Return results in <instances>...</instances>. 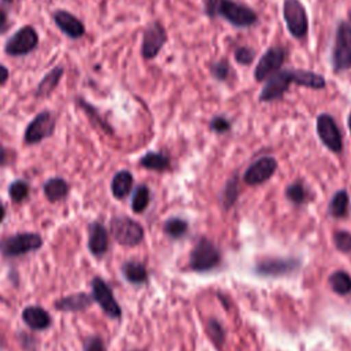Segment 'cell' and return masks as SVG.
<instances>
[{
    "label": "cell",
    "instance_id": "cell-1",
    "mask_svg": "<svg viewBox=\"0 0 351 351\" xmlns=\"http://www.w3.org/2000/svg\"><path fill=\"white\" fill-rule=\"evenodd\" d=\"M289 84H296L300 86H307L318 90L326 86V80L324 78V75L310 70H278L266 80V84L263 85L258 96V100L262 103H270L282 99V96L289 88Z\"/></svg>",
    "mask_w": 351,
    "mask_h": 351
},
{
    "label": "cell",
    "instance_id": "cell-2",
    "mask_svg": "<svg viewBox=\"0 0 351 351\" xmlns=\"http://www.w3.org/2000/svg\"><path fill=\"white\" fill-rule=\"evenodd\" d=\"M204 14L208 18L222 16L234 27H250L258 22L251 7L233 0H204Z\"/></svg>",
    "mask_w": 351,
    "mask_h": 351
},
{
    "label": "cell",
    "instance_id": "cell-3",
    "mask_svg": "<svg viewBox=\"0 0 351 351\" xmlns=\"http://www.w3.org/2000/svg\"><path fill=\"white\" fill-rule=\"evenodd\" d=\"M44 244L40 233L19 232L0 239V254L4 258H18L38 251Z\"/></svg>",
    "mask_w": 351,
    "mask_h": 351
},
{
    "label": "cell",
    "instance_id": "cell-4",
    "mask_svg": "<svg viewBox=\"0 0 351 351\" xmlns=\"http://www.w3.org/2000/svg\"><path fill=\"white\" fill-rule=\"evenodd\" d=\"M112 239L123 247H136L144 239V229L140 222L128 215H115L110 221Z\"/></svg>",
    "mask_w": 351,
    "mask_h": 351
},
{
    "label": "cell",
    "instance_id": "cell-5",
    "mask_svg": "<svg viewBox=\"0 0 351 351\" xmlns=\"http://www.w3.org/2000/svg\"><path fill=\"white\" fill-rule=\"evenodd\" d=\"M351 67V25L340 22L336 27L335 44L332 49V69L341 73Z\"/></svg>",
    "mask_w": 351,
    "mask_h": 351
},
{
    "label": "cell",
    "instance_id": "cell-6",
    "mask_svg": "<svg viewBox=\"0 0 351 351\" xmlns=\"http://www.w3.org/2000/svg\"><path fill=\"white\" fill-rule=\"evenodd\" d=\"M221 262V254L217 247L206 237L199 239L189 255V266L195 271H208Z\"/></svg>",
    "mask_w": 351,
    "mask_h": 351
},
{
    "label": "cell",
    "instance_id": "cell-7",
    "mask_svg": "<svg viewBox=\"0 0 351 351\" xmlns=\"http://www.w3.org/2000/svg\"><path fill=\"white\" fill-rule=\"evenodd\" d=\"M282 16L288 32L295 38H303L308 32V16L300 0H284Z\"/></svg>",
    "mask_w": 351,
    "mask_h": 351
},
{
    "label": "cell",
    "instance_id": "cell-8",
    "mask_svg": "<svg viewBox=\"0 0 351 351\" xmlns=\"http://www.w3.org/2000/svg\"><path fill=\"white\" fill-rule=\"evenodd\" d=\"M55 126H56V119L51 111L44 110L38 112L25 129V134H23L25 144L26 145L38 144L43 140L51 137L55 132Z\"/></svg>",
    "mask_w": 351,
    "mask_h": 351
},
{
    "label": "cell",
    "instance_id": "cell-9",
    "mask_svg": "<svg viewBox=\"0 0 351 351\" xmlns=\"http://www.w3.org/2000/svg\"><path fill=\"white\" fill-rule=\"evenodd\" d=\"M38 45V34L30 25L18 29L4 45V52L10 56H23L34 51Z\"/></svg>",
    "mask_w": 351,
    "mask_h": 351
},
{
    "label": "cell",
    "instance_id": "cell-10",
    "mask_svg": "<svg viewBox=\"0 0 351 351\" xmlns=\"http://www.w3.org/2000/svg\"><path fill=\"white\" fill-rule=\"evenodd\" d=\"M90 288L93 302L100 306L103 313L111 319H119L122 317V308L118 304L110 285L101 277H93L90 281Z\"/></svg>",
    "mask_w": 351,
    "mask_h": 351
},
{
    "label": "cell",
    "instance_id": "cell-11",
    "mask_svg": "<svg viewBox=\"0 0 351 351\" xmlns=\"http://www.w3.org/2000/svg\"><path fill=\"white\" fill-rule=\"evenodd\" d=\"M287 51L282 47H270L267 48L261 59L258 60V64L254 70V78L258 82L266 81L270 75L281 70V66L285 62Z\"/></svg>",
    "mask_w": 351,
    "mask_h": 351
},
{
    "label": "cell",
    "instance_id": "cell-12",
    "mask_svg": "<svg viewBox=\"0 0 351 351\" xmlns=\"http://www.w3.org/2000/svg\"><path fill=\"white\" fill-rule=\"evenodd\" d=\"M317 134L321 140V143L332 152L339 154L343 149V140L341 133L333 119L329 114H319L317 118Z\"/></svg>",
    "mask_w": 351,
    "mask_h": 351
},
{
    "label": "cell",
    "instance_id": "cell-13",
    "mask_svg": "<svg viewBox=\"0 0 351 351\" xmlns=\"http://www.w3.org/2000/svg\"><path fill=\"white\" fill-rule=\"evenodd\" d=\"M167 41V33L160 22H152L143 33L141 55L144 59H154Z\"/></svg>",
    "mask_w": 351,
    "mask_h": 351
},
{
    "label": "cell",
    "instance_id": "cell-14",
    "mask_svg": "<svg viewBox=\"0 0 351 351\" xmlns=\"http://www.w3.org/2000/svg\"><path fill=\"white\" fill-rule=\"evenodd\" d=\"M300 262L293 258H265L256 262L255 271L265 277H280L298 270Z\"/></svg>",
    "mask_w": 351,
    "mask_h": 351
},
{
    "label": "cell",
    "instance_id": "cell-15",
    "mask_svg": "<svg viewBox=\"0 0 351 351\" xmlns=\"http://www.w3.org/2000/svg\"><path fill=\"white\" fill-rule=\"evenodd\" d=\"M277 160L271 156H262L251 163L244 171L243 181L247 185H259L266 182L276 171Z\"/></svg>",
    "mask_w": 351,
    "mask_h": 351
},
{
    "label": "cell",
    "instance_id": "cell-16",
    "mask_svg": "<svg viewBox=\"0 0 351 351\" xmlns=\"http://www.w3.org/2000/svg\"><path fill=\"white\" fill-rule=\"evenodd\" d=\"M86 247L90 255H93L97 259H100L107 254L110 247V237H108L107 228L101 222L93 221L88 225Z\"/></svg>",
    "mask_w": 351,
    "mask_h": 351
},
{
    "label": "cell",
    "instance_id": "cell-17",
    "mask_svg": "<svg viewBox=\"0 0 351 351\" xmlns=\"http://www.w3.org/2000/svg\"><path fill=\"white\" fill-rule=\"evenodd\" d=\"M52 19L58 29L69 38H80L85 34V26L75 15L66 10H55Z\"/></svg>",
    "mask_w": 351,
    "mask_h": 351
},
{
    "label": "cell",
    "instance_id": "cell-18",
    "mask_svg": "<svg viewBox=\"0 0 351 351\" xmlns=\"http://www.w3.org/2000/svg\"><path fill=\"white\" fill-rule=\"evenodd\" d=\"M93 303L92 295L86 292H74L62 296L53 302V308L62 313H82Z\"/></svg>",
    "mask_w": 351,
    "mask_h": 351
},
{
    "label": "cell",
    "instance_id": "cell-19",
    "mask_svg": "<svg viewBox=\"0 0 351 351\" xmlns=\"http://www.w3.org/2000/svg\"><path fill=\"white\" fill-rule=\"evenodd\" d=\"M21 317H22V321L32 330H45L52 325V317L41 306H34V304L26 306L22 310Z\"/></svg>",
    "mask_w": 351,
    "mask_h": 351
},
{
    "label": "cell",
    "instance_id": "cell-20",
    "mask_svg": "<svg viewBox=\"0 0 351 351\" xmlns=\"http://www.w3.org/2000/svg\"><path fill=\"white\" fill-rule=\"evenodd\" d=\"M70 191L69 182L62 177H51L43 185L44 196L51 203L62 202L67 197Z\"/></svg>",
    "mask_w": 351,
    "mask_h": 351
},
{
    "label": "cell",
    "instance_id": "cell-21",
    "mask_svg": "<svg viewBox=\"0 0 351 351\" xmlns=\"http://www.w3.org/2000/svg\"><path fill=\"white\" fill-rule=\"evenodd\" d=\"M133 174L128 170H119L118 173L114 174L111 180V193L115 199L122 200L125 199L133 188Z\"/></svg>",
    "mask_w": 351,
    "mask_h": 351
},
{
    "label": "cell",
    "instance_id": "cell-22",
    "mask_svg": "<svg viewBox=\"0 0 351 351\" xmlns=\"http://www.w3.org/2000/svg\"><path fill=\"white\" fill-rule=\"evenodd\" d=\"M121 273H122L123 278L129 284H133V285L144 284L148 280V271H147L145 266L137 261H126L121 266Z\"/></svg>",
    "mask_w": 351,
    "mask_h": 351
},
{
    "label": "cell",
    "instance_id": "cell-23",
    "mask_svg": "<svg viewBox=\"0 0 351 351\" xmlns=\"http://www.w3.org/2000/svg\"><path fill=\"white\" fill-rule=\"evenodd\" d=\"M63 73H64V69L62 66H56L52 70H49L38 82L37 89H36V96L45 97V96L51 95L59 85V82L63 77Z\"/></svg>",
    "mask_w": 351,
    "mask_h": 351
},
{
    "label": "cell",
    "instance_id": "cell-24",
    "mask_svg": "<svg viewBox=\"0 0 351 351\" xmlns=\"http://www.w3.org/2000/svg\"><path fill=\"white\" fill-rule=\"evenodd\" d=\"M348 206H350V197L346 189H340L337 191L332 199L330 203L328 206V213L333 217V218H343L347 215L348 213Z\"/></svg>",
    "mask_w": 351,
    "mask_h": 351
},
{
    "label": "cell",
    "instance_id": "cell-25",
    "mask_svg": "<svg viewBox=\"0 0 351 351\" xmlns=\"http://www.w3.org/2000/svg\"><path fill=\"white\" fill-rule=\"evenodd\" d=\"M140 165L148 170L154 171H165L170 166V158L162 152H147L141 156Z\"/></svg>",
    "mask_w": 351,
    "mask_h": 351
},
{
    "label": "cell",
    "instance_id": "cell-26",
    "mask_svg": "<svg viewBox=\"0 0 351 351\" xmlns=\"http://www.w3.org/2000/svg\"><path fill=\"white\" fill-rule=\"evenodd\" d=\"M149 200H151L149 188L144 184L137 185L136 189L133 191V196H132V203H130L132 211L136 213V214L143 213L148 207Z\"/></svg>",
    "mask_w": 351,
    "mask_h": 351
},
{
    "label": "cell",
    "instance_id": "cell-27",
    "mask_svg": "<svg viewBox=\"0 0 351 351\" xmlns=\"http://www.w3.org/2000/svg\"><path fill=\"white\" fill-rule=\"evenodd\" d=\"M329 285L333 292L339 295H346L351 292V277L343 270H337L329 276Z\"/></svg>",
    "mask_w": 351,
    "mask_h": 351
},
{
    "label": "cell",
    "instance_id": "cell-28",
    "mask_svg": "<svg viewBox=\"0 0 351 351\" xmlns=\"http://www.w3.org/2000/svg\"><path fill=\"white\" fill-rule=\"evenodd\" d=\"M30 195V185L25 180H14L8 185V197L14 203L25 202Z\"/></svg>",
    "mask_w": 351,
    "mask_h": 351
},
{
    "label": "cell",
    "instance_id": "cell-29",
    "mask_svg": "<svg viewBox=\"0 0 351 351\" xmlns=\"http://www.w3.org/2000/svg\"><path fill=\"white\" fill-rule=\"evenodd\" d=\"M188 230V223L182 218L174 217L170 218L165 222L163 232L170 237V239H181Z\"/></svg>",
    "mask_w": 351,
    "mask_h": 351
},
{
    "label": "cell",
    "instance_id": "cell-30",
    "mask_svg": "<svg viewBox=\"0 0 351 351\" xmlns=\"http://www.w3.org/2000/svg\"><path fill=\"white\" fill-rule=\"evenodd\" d=\"M239 196V178L237 176H233L232 178H229L223 186V192H222V204L225 208H230Z\"/></svg>",
    "mask_w": 351,
    "mask_h": 351
},
{
    "label": "cell",
    "instance_id": "cell-31",
    "mask_svg": "<svg viewBox=\"0 0 351 351\" xmlns=\"http://www.w3.org/2000/svg\"><path fill=\"white\" fill-rule=\"evenodd\" d=\"M285 196H287V199H288L289 202H292V203L300 206V204L304 203V200H306V197H307V192H306L303 184L298 181V182H293V184H291V185L287 186V189H285Z\"/></svg>",
    "mask_w": 351,
    "mask_h": 351
},
{
    "label": "cell",
    "instance_id": "cell-32",
    "mask_svg": "<svg viewBox=\"0 0 351 351\" xmlns=\"http://www.w3.org/2000/svg\"><path fill=\"white\" fill-rule=\"evenodd\" d=\"M210 73L214 80L225 82L232 75V69H230V64L228 63V60H218L210 66Z\"/></svg>",
    "mask_w": 351,
    "mask_h": 351
},
{
    "label": "cell",
    "instance_id": "cell-33",
    "mask_svg": "<svg viewBox=\"0 0 351 351\" xmlns=\"http://www.w3.org/2000/svg\"><path fill=\"white\" fill-rule=\"evenodd\" d=\"M207 333L217 347H221L225 341V330L215 319H210L207 324Z\"/></svg>",
    "mask_w": 351,
    "mask_h": 351
},
{
    "label": "cell",
    "instance_id": "cell-34",
    "mask_svg": "<svg viewBox=\"0 0 351 351\" xmlns=\"http://www.w3.org/2000/svg\"><path fill=\"white\" fill-rule=\"evenodd\" d=\"M333 243L335 247L340 251V252H351V233L346 232V230H336L333 233Z\"/></svg>",
    "mask_w": 351,
    "mask_h": 351
},
{
    "label": "cell",
    "instance_id": "cell-35",
    "mask_svg": "<svg viewBox=\"0 0 351 351\" xmlns=\"http://www.w3.org/2000/svg\"><path fill=\"white\" fill-rule=\"evenodd\" d=\"M255 55L256 52L251 48V47H237L236 51H234V60L239 63V64H251L255 59Z\"/></svg>",
    "mask_w": 351,
    "mask_h": 351
},
{
    "label": "cell",
    "instance_id": "cell-36",
    "mask_svg": "<svg viewBox=\"0 0 351 351\" xmlns=\"http://www.w3.org/2000/svg\"><path fill=\"white\" fill-rule=\"evenodd\" d=\"M18 340L19 346L23 351H37L38 350V339L34 335H30L25 330L18 333Z\"/></svg>",
    "mask_w": 351,
    "mask_h": 351
},
{
    "label": "cell",
    "instance_id": "cell-37",
    "mask_svg": "<svg viewBox=\"0 0 351 351\" xmlns=\"http://www.w3.org/2000/svg\"><path fill=\"white\" fill-rule=\"evenodd\" d=\"M82 351H106L104 340H103L99 335L88 336V337L84 340Z\"/></svg>",
    "mask_w": 351,
    "mask_h": 351
},
{
    "label": "cell",
    "instance_id": "cell-38",
    "mask_svg": "<svg viewBox=\"0 0 351 351\" xmlns=\"http://www.w3.org/2000/svg\"><path fill=\"white\" fill-rule=\"evenodd\" d=\"M210 129L215 133H225L230 129V122L225 117L218 115L210 121Z\"/></svg>",
    "mask_w": 351,
    "mask_h": 351
},
{
    "label": "cell",
    "instance_id": "cell-39",
    "mask_svg": "<svg viewBox=\"0 0 351 351\" xmlns=\"http://www.w3.org/2000/svg\"><path fill=\"white\" fill-rule=\"evenodd\" d=\"M12 158H14V151L0 144V167L8 166L12 162Z\"/></svg>",
    "mask_w": 351,
    "mask_h": 351
},
{
    "label": "cell",
    "instance_id": "cell-40",
    "mask_svg": "<svg viewBox=\"0 0 351 351\" xmlns=\"http://www.w3.org/2000/svg\"><path fill=\"white\" fill-rule=\"evenodd\" d=\"M8 29H10L8 15H7V12L3 8H0V34L5 33Z\"/></svg>",
    "mask_w": 351,
    "mask_h": 351
},
{
    "label": "cell",
    "instance_id": "cell-41",
    "mask_svg": "<svg viewBox=\"0 0 351 351\" xmlns=\"http://www.w3.org/2000/svg\"><path fill=\"white\" fill-rule=\"evenodd\" d=\"M8 78H10V71H8V69H7L4 64L0 63V85L5 84Z\"/></svg>",
    "mask_w": 351,
    "mask_h": 351
},
{
    "label": "cell",
    "instance_id": "cell-42",
    "mask_svg": "<svg viewBox=\"0 0 351 351\" xmlns=\"http://www.w3.org/2000/svg\"><path fill=\"white\" fill-rule=\"evenodd\" d=\"M5 214H7V208H5L4 203L0 200V223L4 221V218H5Z\"/></svg>",
    "mask_w": 351,
    "mask_h": 351
},
{
    "label": "cell",
    "instance_id": "cell-43",
    "mask_svg": "<svg viewBox=\"0 0 351 351\" xmlns=\"http://www.w3.org/2000/svg\"><path fill=\"white\" fill-rule=\"evenodd\" d=\"M348 129H350V132H351V114L348 115Z\"/></svg>",
    "mask_w": 351,
    "mask_h": 351
},
{
    "label": "cell",
    "instance_id": "cell-44",
    "mask_svg": "<svg viewBox=\"0 0 351 351\" xmlns=\"http://www.w3.org/2000/svg\"><path fill=\"white\" fill-rule=\"evenodd\" d=\"M348 19H350V22H351V10L348 11Z\"/></svg>",
    "mask_w": 351,
    "mask_h": 351
},
{
    "label": "cell",
    "instance_id": "cell-45",
    "mask_svg": "<svg viewBox=\"0 0 351 351\" xmlns=\"http://www.w3.org/2000/svg\"><path fill=\"white\" fill-rule=\"evenodd\" d=\"M129 351H143V350H129Z\"/></svg>",
    "mask_w": 351,
    "mask_h": 351
}]
</instances>
